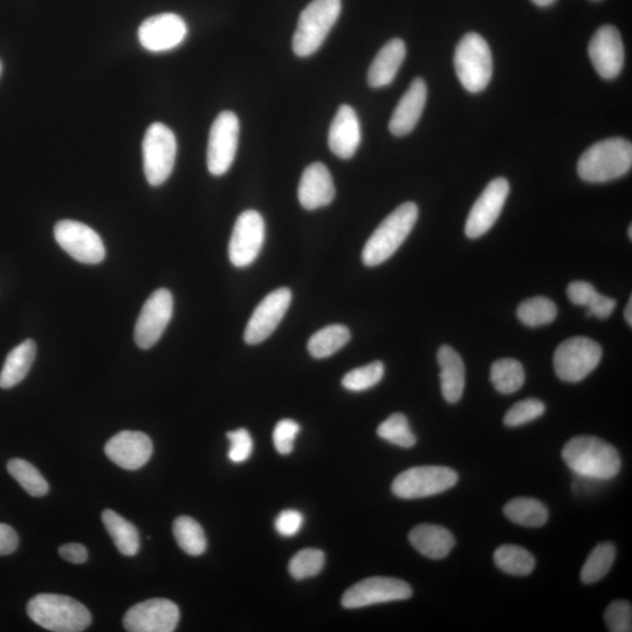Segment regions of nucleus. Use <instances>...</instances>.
I'll use <instances>...</instances> for the list:
<instances>
[{
	"instance_id": "49",
	"label": "nucleus",
	"mask_w": 632,
	"mask_h": 632,
	"mask_svg": "<svg viewBox=\"0 0 632 632\" xmlns=\"http://www.w3.org/2000/svg\"><path fill=\"white\" fill-rule=\"evenodd\" d=\"M532 2L539 8H547V6L553 5L556 0H532Z\"/></svg>"
},
{
	"instance_id": "42",
	"label": "nucleus",
	"mask_w": 632,
	"mask_h": 632,
	"mask_svg": "<svg viewBox=\"0 0 632 632\" xmlns=\"http://www.w3.org/2000/svg\"><path fill=\"white\" fill-rule=\"evenodd\" d=\"M604 621L611 632L632 631L631 604L623 600L611 602L604 614Z\"/></svg>"
},
{
	"instance_id": "23",
	"label": "nucleus",
	"mask_w": 632,
	"mask_h": 632,
	"mask_svg": "<svg viewBox=\"0 0 632 632\" xmlns=\"http://www.w3.org/2000/svg\"><path fill=\"white\" fill-rule=\"evenodd\" d=\"M361 126L354 108L343 105L339 108L329 128L328 144L332 153L342 160H349L359 149Z\"/></svg>"
},
{
	"instance_id": "52",
	"label": "nucleus",
	"mask_w": 632,
	"mask_h": 632,
	"mask_svg": "<svg viewBox=\"0 0 632 632\" xmlns=\"http://www.w3.org/2000/svg\"><path fill=\"white\" fill-rule=\"evenodd\" d=\"M594 2H599V0H594Z\"/></svg>"
},
{
	"instance_id": "43",
	"label": "nucleus",
	"mask_w": 632,
	"mask_h": 632,
	"mask_svg": "<svg viewBox=\"0 0 632 632\" xmlns=\"http://www.w3.org/2000/svg\"><path fill=\"white\" fill-rule=\"evenodd\" d=\"M299 432L300 425L293 419H283V421L278 422L273 431V444L280 455L287 456L292 453L295 438Z\"/></svg>"
},
{
	"instance_id": "26",
	"label": "nucleus",
	"mask_w": 632,
	"mask_h": 632,
	"mask_svg": "<svg viewBox=\"0 0 632 632\" xmlns=\"http://www.w3.org/2000/svg\"><path fill=\"white\" fill-rule=\"evenodd\" d=\"M437 360L441 367L442 394L448 403H457L464 394L465 364L460 355L450 346L438 350Z\"/></svg>"
},
{
	"instance_id": "47",
	"label": "nucleus",
	"mask_w": 632,
	"mask_h": 632,
	"mask_svg": "<svg viewBox=\"0 0 632 632\" xmlns=\"http://www.w3.org/2000/svg\"><path fill=\"white\" fill-rule=\"evenodd\" d=\"M59 554L61 558L72 563H85L88 559V551L84 545L81 544H66L59 548Z\"/></svg>"
},
{
	"instance_id": "4",
	"label": "nucleus",
	"mask_w": 632,
	"mask_h": 632,
	"mask_svg": "<svg viewBox=\"0 0 632 632\" xmlns=\"http://www.w3.org/2000/svg\"><path fill=\"white\" fill-rule=\"evenodd\" d=\"M418 214V206L412 202L404 203L391 212L364 245L363 264L379 266L393 257L414 229Z\"/></svg>"
},
{
	"instance_id": "33",
	"label": "nucleus",
	"mask_w": 632,
	"mask_h": 632,
	"mask_svg": "<svg viewBox=\"0 0 632 632\" xmlns=\"http://www.w3.org/2000/svg\"><path fill=\"white\" fill-rule=\"evenodd\" d=\"M494 563L504 573L515 576L530 575L535 568L534 556L527 549L504 545L494 553Z\"/></svg>"
},
{
	"instance_id": "22",
	"label": "nucleus",
	"mask_w": 632,
	"mask_h": 632,
	"mask_svg": "<svg viewBox=\"0 0 632 632\" xmlns=\"http://www.w3.org/2000/svg\"><path fill=\"white\" fill-rule=\"evenodd\" d=\"M428 99V86L421 78L411 82L408 91L402 96L400 102L391 116L389 122L390 133L397 136H405L417 126L424 111Z\"/></svg>"
},
{
	"instance_id": "20",
	"label": "nucleus",
	"mask_w": 632,
	"mask_h": 632,
	"mask_svg": "<svg viewBox=\"0 0 632 632\" xmlns=\"http://www.w3.org/2000/svg\"><path fill=\"white\" fill-rule=\"evenodd\" d=\"M153 442L140 431H122L109 439L105 446L106 456L122 469L139 470L153 455Z\"/></svg>"
},
{
	"instance_id": "19",
	"label": "nucleus",
	"mask_w": 632,
	"mask_h": 632,
	"mask_svg": "<svg viewBox=\"0 0 632 632\" xmlns=\"http://www.w3.org/2000/svg\"><path fill=\"white\" fill-rule=\"evenodd\" d=\"M588 53L595 71L601 78L613 80L620 75L625 52L621 34L615 26L600 27L590 40Z\"/></svg>"
},
{
	"instance_id": "6",
	"label": "nucleus",
	"mask_w": 632,
	"mask_h": 632,
	"mask_svg": "<svg viewBox=\"0 0 632 632\" xmlns=\"http://www.w3.org/2000/svg\"><path fill=\"white\" fill-rule=\"evenodd\" d=\"M455 68L460 84L470 93L483 92L493 74L492 52L478 33L465 34L456 48Z\"/></svg>"
},
{
	"instance_id": "15",
	"label": "nucleus",
	"mask_w": 632,
	"mask_h": 632,
	"mask_svg": "<svg viewBox=\"0 0 632 632\" xmlns=\"http://www.w3.org/2000/svg\"><path fill=\"white\" fill-rule=\"evenodd\" d=\"M510 194V183L504 177L493 180L473 204L465 224V235L477 239L496 224Z\"/></svg>"
},
{
	"instance_id": "12",
	"label": "nucleus",
	"mask_w": 632,
	"mask_h": 632,
	"mask_svg": "<svg viewBox=\"0 0 632 632\" xmlns=\"http://www.w3.org/2000/svg\"><path fill=\"white\" fill-rule=\"evenodd\" d=\"M174 313V298L167 288L150 295L135 325V342L141 349L154 347L162 338Z\"/></svg>"
},
{
	"instance_id": "3",
	"label": "nucleus",
	"mask_w": 632,
	"mask_h": 632,
	"mask_svg": "<svg viewBox=\"0 0 632 632\" xmlns=\"http://www.w3.org/2000/svg\"><path fill=\"white\" fill-rule=\"evenodd\" d=\"M27 615L41 628L54 632H80L92 623L84 604L65 595L40 594L27 603Z\"/></svg>"
},
{
	"instance_id": "17",
	"label": "nucleus",
	"mask_w": 632,
	"mask_h": 632,
	"mask_svg": "<svg viewBox=\"0 0 632 632\" xmlns=\"http://www.w3.org/2000/svg\"><path fill=\"white\" fill-rule=\"evenodd\" d=\"M292 301V292L286 287L266 295L247 322L244 340L247 345H259L276 331Z\"/></svg>"
},
{
	"instance_id": "1",
	"label": "nucleus",
	"mask_w": 632,
	"mask_h": 632,
	"mask_svg": "<svg viewBox=\"0 0 632 632\" xmlns=\"http://www.w3.org/2000/svg\"><path fill=\"white\" fill-rule=\"evenodd\" d=\"M563 462L575 476L608 482L621 471V457L613 445L593 436H577L562 450Z\"/></svg>"
},
{
	"instance_id": "38",
	"label": "nucleus",
	"mask_w": 632,
	"mask_h": 632,
	"mask_svg": "<svg viewBox=\"0 0 632 632\" xmlns=\"http://www.w3.org/2000/svg\"><path fill=\"white\" fill-rule=\"evenodd\" d=\"M377 435L384 441L403 449H411L412 446L416 445V437L410 429L408 418L403 414H398V412L380 424Z\"/></svg>"
},
{
	"instance_id": "11",
	"label": "nucleus",
	"mask_w": 632,
	"mask_h": 632,
	"mask_svg": "<svg viewBox=\"0 0 632 632\" xmlns=\"http://www.w3.org/2000/svg\"><path fill=\"white\" fill-rule=\"evenodd\" d=\"M412 589L407 582L394 577H369L350 587L342 596V606L359 609L375 604L410 599Z\"/></svg>"
},
{
	"instance_id": "18",
	"label": "nucleus",
	"mask_w": 632,
	"mask_h": 632,
	"mask_svg": "<svg viewBox=\"0 0 632 632\" xmlns=\"http://www.w3.org/2000/svg\"><path fill=\"white\" fill-rule=\"evenodd\" d=\"M188 36V26L175 13H161L150 17L139 29L140 44L154 53L175 50Z\"/></svg>"
},
{
	"instance_id": "16",
	"label": "nucleus",
	"mask_w": 632,
	"mask_h": 632,
	"mask_svg": "<svg viewBox=\"0 0 632 632\" xmlns=\"http://www.w3.org/2000/svg\"><path fill=\"white\" fill-rule=\"evenodd\" d=\"M180 622V609L173 601L151 599L130 608L123 625L130 632H173Z\"/></svg>"
},
{
	"instance_id": "35",
	"label": "nucleus",
	"mask_w": 632,
	"mask_h": 632,
	"mask_svg": "<svg viewBox=\"0 0 632 632\" xmlns=\"http://www.w3.org/2000/svg\"><path fill=\"white\" fill-rule=\"evenodd\" d=\"M174 535L178 546L192 556L202 555L206 551L205 533L195 519L182 515L174 522Z\"/></svg>"
},
{
	"instance_id": "45",
	"label": "nucleus",
	"mask_w": 632,
	"mask_h": 632,
	"mask_svg": "<svg viewBox=\"0 0 632 632\" xmlns=\"http://www.w3.org/2000/svg\"><path fill=\"white\" fill-rule=\"evenodd\" d=\"M304 521V515L299 511L286 510L278 515L274 526H276V530L280 535L290 538L300 532Z\"/></svg>"
},
{
	"instance_id": "39",
	"label": "nucleus",
	"mask_w": 632,
	"mask_h": 632,
	"mask_svg": "<svg viewBox=\"0 0 632 632\" xmlns=\"http://www.w3.org/2000/svg\"><path fill=\"white\" fill-rule=\"evenodd\" d=\"M384 376V364L375 361L367 366L356 368L345 375L342 379V386L354 393H361L379 384Z\"/></svg>"
},
{
	"instance_id": "51",
	"label": "nucleus",
	"mask_w": 632,
	"mask_h": 632,
	"mask_svg": "<svg viewBox=\"0 0 632 632\" xmlns=\"http://www.w3.org/2000/svg\"><path fill=\"white\" fill-rule=\"evenodd\" d=\"M0 70H2V65H0Z\"/></svg>"
},
{
	"instance_id": "28",
	"label": "nucleus",
	"mask_w": 632,
	"mask_h": 632,
	"mask_svg": "<svg viewBox=\"0 0 632 632\" xmlns=\"http://www.w3.org/2000/svg\"><path fill=\"white\" fill-rule=\"evenodd\" d=\"M567 295L574 305L586 307L588 316L599 319H608L617 305L615 299L597 293L594 286L587 281H574L568 286Z\"/></svg>"
},
{
	"instance_id": "34",
	"label": "nucleus",
	"mask_w": 632,
	"mask_h": 632,
	"mask_svg": "<svg viewBox=\"0 0 632 632\" xmlns=\"http://www.w3.org/2000/svg\"><path fill=\"white\" fill-rule=\"evenodd\" d=\"M616 559V547L610 542L597 545L589 554L581 570V580L585 585L599 582L610 572Z\"/></svg>"
},
{
	"instance_id": "46",
	"label": "nucleus",
	"mask_w": 632,
	"mask_h": 632,
	"mask_svg": "<svg viewBox=\"0 0 632 632\" xmlns=\"http://www.w3.org/2000/svg\"><path fill=\"white\" fill-rule=\"evenodd\" d=\"M19 545L18 534L6 524H0V556L10 555L17 551Z\"/></svg>"
},
{
	"instance_id": "37",
	"label": "nucleus",
	"mask_w": 632,
	"mask_h": 632,
	"mask_svg": "<svg viewBox=\"0 0 632 632\" xmlns=\"http://www.w3.org/2000/svg\"><path fill=\"white\" fill-rule=\"evenodd\" d=\"M8 471L32 497H44L50 491V486L41 473L24 459H11L8 463Z\"/></svg>"
},
{
	"instance_id": "31",
	"label": "nucleus",
	"mask_w": 632,
	"mask_h": 632,
	"mask_svg": "<svg viewBox=\"0 0 632 632\" xmlns=\"http://www.w3.org/2000/svg\"><path fill=\"white\" fill-rule=\"evenodd\" d=\"M504 513L515 524L526 527H541L548 520L547 507L533 498H515L504 507Z\"/></svg>"
},
{
	"instance_id": "8",
	"label": "nucleus",
	"mask_w": 632,
	"mask_h": 632,
	"mask_svg": "<svg viewBox=\"0 0 632 632\" xmlns=\"http://www.w3.org/2000/svg\"><path fill=\"white\" fill-rule=\"evenodd\" d=\"M458 473L445 466H417L398 474L391 490L401 499H421L437 496L452 489Z\"/></svg>"
},
{
	"instance_id": "13",
	"label": "nucleus",
	"mask_w": 632,
	"mask_h": 632,
	"mask_svg": "<svg viewBox=\"0 0 632 632\" xmlns=\"http://www.w3.org/2000/svg\"><path fill=\"white\" fill-rule=\"evenodd\" d=\"M54 238L79 263L96 265L106 257L101 237L84 223L61 221L54 226Z\"/></svg>"
},
{
	"instance_id": "36",
	"label": "nucleus",
	"mask_w": 632,
	"mask_h": 632,
	"mask_svg": "<svg viewBox=\"0 0 632 632\" xmlns=\"http://www.w3.org/2000/svg\"><path fill=\"white\" fill-rule=\"evenodd\" d=\"M518 319L527 327H541L552 324L558 316V307L546 297L528 299L518 307Z\"/></svg>"
},
{
	"instance_id": "30",
	"label": "nucleus",
	"mask_w": 632,
	"mask_h": 632,
	"mask_svg": "<svg viewBox=\"0 0 632 632\" xmlns=\"http://www.w3.org/2000/svg\"><path fill=\"white\" fill-rule=\"evenodd\" d=\"M352 338L346 326L331 325L320 329L308 341V352L314 359H326L338 353Z\"/></svg>"
},
{
	"instance_id": "32",
	"label": "nucleus",
	"mask_w": 632,
	"mask_h": 632,
	"mask_svg": "<svg viewBox=\"0 0 632 632\" xmlns=\"http://www.w3.org/2000/svg\"><path fill=\"white\" fill-rule=\"evenodd\" d=\"M525 380V369L517 360L501 359L492 364L491 382L500 394L517 393L524 386Z\"/></svg>"
},
{
	"instance_id": "10",
	"label": "nucleus",
	"mask_w": 632,
	"mask_h": 632,
	"mask_svg": "<svg viewBox=\"0 0 632 632\" xmlns=\"http://www.w3.org/2000/svg\"><path fill=\"white\" fill-rule=\"evenodd\" d=\"M239 132L238 116L230 111L219 114L212 123L206 155L211 175L223 176L232 167L237 154Z\"/></svg>"
},
{
	"instance_id": "27",
	"label": "nucleus",
	"mask_w": 632,
	"mask_h": 632,
	"mask_svg": "<svg viewBox=\"0 0 632 632\" xmlns=\"http://www.w3.org/2000/svg\"><path fill=\"white\" fill-rule=\"evenodd\" d=\"M36 354L37 345L31 339L12 349L6 357L2 373H0V388L10 389L22 382L29 374Z\"/></svg>"
},
{
	"instance_id": "21",
	"label": "nucleus",
	"mask_w": 632,
	"mask_h": 632,
	"mask_svg": "<svg viewBox=\"0 0 632 632\" xmlns=\"http://www.w3.org/2000/svg\"><path fill=\"white\" fill-rule=\"evenodd\" d=\"M299 202L306 210H316L331 204L335 198V185L331 171L322 163L308 166L301 176L298 189Z\"/></svg>"
},
{
	"instance_id": "41",
	"label": "nucleus",
	"mask_w": 632,
	"mask_h": 632,
	"mask_svg": "<svg viewBox=\"0 0 632 632\" xmlns=\"http://www.w3.org/2000/svg\"><path fill=\"white\" fill-rule=\"evenodd\" d=\"M545 404L537 400V398H527V400L520 401L514 404L513 407L507 411L504 417V424L506 427L515 428L520 427L534 421L545 414Z\"/></svg>"
},
{
	"instance_id": "7",
	"label": "nucleus",
	"mask_w": 632,
	"mask_h": 632,
	"mask_svg": "<svg viewBox=\"0 0 632 632\" xmlns=\"http://www.w3.org/2000/svg\"><path fill=\"white\" fill-rule=\"evenodd\" d=\"M143 168L151 187H160L173 173L176 155V136L168 126L156 122L144 135L142 144Z\"/></svg>"
},
{
	"instance_id": "9",
	"label": "nucleus",
	"mask_w": 632,
	"mask_h": 632,
	"mask_svg": "<svg viewBox=\"0 0 632 632\" xmlns=\"http://www.w3.org/2000/svg\"><path fill=\"white\" fill-rule=\"evenodd\" d=\"M601 359L602 348L599 343L585 336H575L556 348L555 373L562 381L581 382L599 366Z\"/></svg>"
},
{
	"instance_id": "2",
	"label": "nucleus",
	"mask_w": 632,
	"mask_h": 632,
	"mask_svg": "<svg viewBox=\"0 0 632 632\" xmlns=\"http://www.w3.org/2000/svg\"><path fill=\"white\" fill-rule=\"evenodd\" d=\"M631 166V142L613 137L593 144L582 154L577 163V174L583 181L604 183L628 174Z\"/></svg>"
},
{
	"instance_id": "24",
	"label": "nucleus",
	"mask_w": 632,
	"mask_h": 632,
	"mask_svg": "<svg viewBox=\"0 0 632 632\" xmlns=\"http://www.w3.org/2000/svg\"><path fill=\"white\" fill-rule=\"evenodd\" d=\"M407 56V47L401 39H393L384 45L368 71V85L372 88L387 87L396 78Z\"/></svg>"
},
{
	"instance_id": "48",
	"label": "nucleus",
	"mask_w": 632,
	"mask_h": 632,
	"mask_svg": "<svg viewBox=\"0 0 632 632\" xmlns=\"http://www.w3.org/2000/svg\"><path fill=\"white\" fill-rule=\"evenodd\" d=\"M632 298L629 299L627 307H625L624 318L628 322V325H632Z\"/></svg>"
},
{
	"instance_id": "25",
	"label": "nucleus",
	"mask_w": 632,
	"mask_h": 632,
	"mask_svg": "<svg viewBox=\"0 0 632 632\" xmlns=\"http://www.w3.org/2000/svg\"><path fill=\"white\" fill-rule=\"evenodd\" d=\"M409 541L417 552L432 560H442L456 545L455 537L445 527L423 524L409 534Z\"/></svg>"
},
{
	"instance_id": "44",
	"label": "nucleus",
	"mask_w": 632,
	"mask_h": 632,
	"mask_svg": "<svg viewBox=\"0 0 632 632\" xmlns=\"http://www.w3.org/2000/svg\"><path fill=\"white\" fill-rule=\"evenodd\" d=\"M230 441L229 459L232 463L242 464L252 455L253 441L246 429L228 432Z\"/></svg>"
},
{
	"instance_id": "5",
	"label": "nucleus",
	"mask_w": 632,
	"mask_h": 632,
	"mask_svg": "<svg viewBox=\"0 0 632 632\" xmlns=\"http://www.w3.org/2000/svg\"><path fill=\"white\" fill-rule=\"evenodd\" d=\"M341 0H313L301 12L293 37V51L300 58L319 51L341 13Z\"/></svg>"
},
{
	"instance_id": "40",
	"label": "nucleus",
	"mask_w": 632,
	"mask_h": 632,
	"mask_svg": "<svg viewBox=\"0 0 632 632\" xmlns=\"http://www.w3.org/2000/svg\"><path fill=\"white\" fill-rule=\"evenodd\" d=\"M324 566V552L320 549L307 548L293 556L288 570L295 580H305L318 575Z\"/></svg>"
},
{
	"instance_id": "29",
	"label": "nucleus",
	"mask_w": 632,
	"mask_h": 632,
	"mask_svg": "<svg viewBox=\"0 0 632 632\" xmlns=\"http://www.w3.org/2000/svg\"><path fill=\"white\" fill-rule=\"evenodd\" d=\"M102 521L121 554L134 556L139 552V531L136 530L132 522L122 518L120 514L112 510L103 511Z\"/></svg>"
},
{
	"instance_id": "50",
	"label": "nucleus",
	"mask_w": 632,
	"mask_h": 632,
	"mask_svg": "<svg viewBox=\"0 0 632 632\" xmlns=\"http://www.w3.org/2000/svg\"><path fill=\"white\" fill-rule=\"evenodd\" d=\"M629 238L632 239V225L629 226Z\"/></svg>"
},
{
	"instance_id": "14",
	"label": "nucleus",
	"mask_w": 632,
	"mask_h": 632,
	"mask_svg": "<svg viewBox=\"0 0 632 632\" xmlns=\"http://www.w3.org/2000/svg\"><path fill=\"white\" fill-rule=\"evenodd\" d=\"M265 242V222L256 210H246L237 218L233 228L229 258L232 265L250 266L259 256Z\"/></svg>"
}]
</instances>
